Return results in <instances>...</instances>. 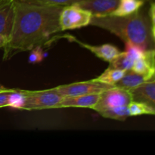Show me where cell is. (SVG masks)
I'll return each mask as SVG.
<instances>
[{
  "mask_svg": "<svg viewBox=\"0 0 155 155\" xmlns=\"http://www.w3.org/2000/svg\"><path fill=\"white\" fill-rule=\"evenodd\" d=\"M15 2L13 29L3 47V59L20 51H30L34 47H42L59 38L62 32L59 17L64 6Z\"/></svg>",
  "mask_w": 155,
  "mask_h": 155,
  "instance_id": "obj_1",
  "label": "cell"
},
{
  "mask_svg": "<svg viewBox=\"0 0 155 155\" xmlns=\"http://www.w3.org/2000/svg\"><path fill=\"white\" fill-rule=\"evenodd\" d=\"M89 25L107 30L125 42H133L145 49L154 48L155 29L151 26L148 15L139 10L127 16L92 15Z\"/></svg>",
  "mask_w": 155,
  "mask_h": 155,
  "instance_id": "obj_2",
  "label": "cell"
},
{
  "mask_svg": "<svg viewBox=\"0 0 155 155\" xmlns=\"http://www.w3.org/2000/svg\"><path fill=\"white\" fill-rule=\"evenodd\" d=\"M92 15L77 4L64 6L59 17V24L62 31L86 27L90 24Z\"/></svg>",
  "mask_w": 155,
  "mask_h": 155,
  "instance_id": "obj_3",
  "label": "cell"
},
{
  "mask_svg": "<svg viewBox=\"0 0 155 155\" xmlns=\"http://www.w3.org/2000/svg\"><path fill=\"white\" fill-rule=\"evenodd\" d=\"M26 95L25 104L23 110H33L55 108L64 96L59 95L51 89L42 91L24 90Z\"/></svg>",
  "mask_w": 155,
  "mask_h": 155,
  "instance_id": "obj_4",
  "label": "cell"
},
{
  "mask_svg": "<svg viewBox=\"0 0 155 155\" xmlns=\"http://www.w3.org/2000/svg\"><path fill=\"white\" fill-rule=\"evenodd\" d=\"M114 86L106 84L96 79L83 82L61 85L57 87L51 88V90L64 97L77 96V95L99 94L106 89L113 87Z\"/></svg>",
  "mask_w": 155,
  "mask_h": 155,
  "instance_id": "obj_5",
  "label": "cell"
},
{
  "mask_svg": "<svg viewBox=\"0 0 155 155\" xmlns=\"http://www.w3.org/2000/svg\"><path fill=\"white\" fill-rule=\"evenodd\" d=\"M131 101L129 91L114 86L100 93L99 99L92 109L99 112L107 109L124 107L128 105Z\"/></svg>",
  "mask_w": 155,
  "mask_h": 155,
  "instance_id": "obj_6",
  "label": "cell"
},
{
  "mask_svg": "<svg viewBox=\"0 0 155 155\" xmlns=\"http://www.w3.org/2000/svg\"><path fill=\"white\" fill-rule=\"evenodd\" d=\"M15 14V0H0V36L8 41Z\"/></svg>",
  "mask_w": 155,
  "mask_h": 155,
  "instance_id": "obj_7",
  "label": "cell"
},
{
  "mask_svg": "<svg viewBox=\"0 0 155 155\" xmlns=\"http://www.w3.org/2000/svg\"><path fill=\"white\" fill-rule=\"evenodd\" d=\"M62 37H65L67 39L71 41V42L78 43L80 46L89 50L91 52L95 54L98 58L101 59V60L104 61L110 62L114 58H116L121 52L117 47H116L114 45H111V44L107 43L100 45H92L90 44H86L85 42H80L79 39H76L74 36H68H68H64Z\"/></svg>",
  "mask_w": 155,
  "mask_h": 155,
  "instance_id": "obj_8",
  "label": "cell"
},
{
  "mask_svg": "<svg viewBox=\"0 0 155 155\" xmlns=\"http://www.w3.org/2000/svg\"><path fill=\"white\" fill-rule=\"evenodd\" d=\"M120 0H83L76 4L89 11L94 16L110 15L117 8Z\"/></svg>",
  "mask_w": 155,
  "mask_h": 155,
  "instance_id": "obj_9",
  "label": "cell"
},
{
  "mask_svg": "<svg viewBox=\"0 0 155 155\" xmlns=\"http://www.w3.org/2000/svg\"><path fill=\"white\" fill-rule=\"evenodd\" d=\"M131 100L145 103L155 108V80L145 82L129 90Z\"/></svg>",
  "mask_w": 155,
  "mask_h": 155,
  "instance_id": "obj_10",
  "label": "cell"
},
{
  "mask_svg": "<svg viewBox=\"0 0 155 155\" xmlns=\"http://www.w3.org/2000/svg\"><path fill=\"white\" fill-rule=\"evenodd\" d=\"M132 71L138 74L144 75L149 80L154 79L155 51L154 48L147 49L144 57L135 61Z\"/></svg>",
  "mask_w": 155,
  "mask_h": 155,
  "instance_id": "obj_11",
  "label": "cell"
},
{
  "mask_svg": "<svg viewBox=\"0 0 155 155\" xmlns=\"http://www.w3.org/2000/svg\"><path fill=\"white\" fill-rule=\"evenodd\" d=\"M99 94H89V95H77V96L64 97L55 108L64 107H83L91 108L97 104L99 99Z\"/></svg>",
  "mask_w": 155,
  "mask_h": 155,
  "instance_id": "obj_12",
  "label": "cell"
},
{
  "mask_svg": "<svg viewBox=\"0 0 155 155\" xmlns=\"http://www.w3.org/2000/svg\"><path fill=\"white\" fill-rule=\"evenodd\" d=\"M148 80H149L145 76L138 74L130 70L126 72L124 77L114 85V86L129 91Z\"/></svg>",
  "mask_w": 155,
  "mask_h": 155,
  "instance_id": "obj_13",
  "label": "cell"
},
{
  "mask_svg": "<svg viewBox=\"0 0 155 155\" xmlns=\"http://www.w3.org/2000/svg\"><path fill=\"white\" fill-rule=\"evenodd\" d=\"M144 0H120L117 8L110 15L114 16H127L140 10Z\"/></svg>",
  "mask_w": 155,
  "mask_h": 155,
  "instance_id": "obj_14",
  "label": "cell"
},
{
  "mask_svg": "<svg viewBox=\"0 0 155 155\" xmlns=\"http://www.w3.org/2000/svg\"><path fill=\"white\" fill-rule=\"evenodd\" d=\"M127 71L124 70L117 69V68H107L104 73L101 74L99 77L96 78V80L106 83V84L114 86L121 78L124 76Z\"/></svg>",
  "mask_w": 155,
  "mask_h": 155,
  "instance_id": "obj_15",
  "label": "cell"
},
{
  "mask_svg": "<svg viewBox=\"0 0 155 155\" xmlns=\"http://www.w3.org/2000/svg\"><path fill=\"white\" fill-rule=\"evenodd\" d=\"M25 101L26 95L24 89H13L8 95L6 107L14 109H23Z\"/></svg>",
  "mask_w": 155,
  "mask_h": 155,
  "instance_id": "obj_16",
  "label": "cell"
},
{
  "mask_svg": "<svg viewBox=\"0 0 155 155\" xmlns=\"http://www.w3.org/2000/svg\"><path fill=\"white\" fill-rule=\"evenodd\" d=\"M130 117L140 116V115H154L155 108L142 102L131 101L127 105Z\"/></svg>",
  "mask_w": 155,
  "mask_h": 155,
  "instance_id": "obj_17",
  "label": "cell"
},
{
  "mask_svg": "<svg viewBox=\"0 0 155 155\" xmlns=\"http://www.w3.org/2000/svg\"><path fill=\"white\" fill-rule=\"evenodd\" d=\"M98 113L101 116H102L103 117L120 121L126 120L127 118L128 117H130L127 106L101 110V111L98 112Z\"/></svg>",
  "mask_w": 155,
  "mask_h": 155,
  "instance_id": "obj_18",
  "label": "cell"
},
{
  "mask_svg": "<svg viewBox=\"0 0 155 155\" xmlns=\"http://www.w3.org/2000/svg\"><path fill=\"white\" fill-rule=\"evenodd\" d=\"M134 61L128 57L125 51H121L116 58L113 59L110 62H109V68H117V69L124 70L128 71L132 70Z\"/></svg>",
  "mask_w": 155,
  "mask_h": 155,
  "instance_id": "obj_19",
  "label": "cell"
},
{
  "mask_svg": "<svg viewBox=\"0 0 155 155\" xmlns=\"http://www.w3.org/2000/svg\"><path fill=\"white\" fill-rule=\"evenodd\" d=\"M125 45V52L127 53L128 57L131 60H133V61L144 57L145 54V51L147 50L142 46H141V45H137V44H135L131 42H126Z\"/></svg>",
  "mask_w": 155,
  "mask_h": 155,
  "instance_id": "obj_20",
  "label": "cell"
},
{
  "mask_svg": "<svg viewBox=\"0 0 155 155\" xmlns=\"http://www.w3.org/2000/svg\"><path fill=\"white\" fill-rule=\"evenodd\" d=\"M16 1L24 2L35 3L40 5H69L75 4L83 0H16Z\"/></svg>",
  "mask_w": 155,
  "mask_h": 155,
  "instance_id": "obj_21",
  "label": "cell"
},
{
  "mask_svg": "<svg viewBox=\"0 0 155 155\" xmlns=\"http://www.w3.org/2000/svg\"><path fill=\"white\" fill-rule=\"evenodd\" d=\"M28 61L30 64H38L42 61L44 58V52L42 46H36L30 50Z\"/></svg>",
  "mask_w": 155,
  "mask_h": 155,
  "instance_id": "obj_22",
  "label": "cell"
},
{
  "mask_svg": "<svg viewBox=\"0 0 155 155\" xmlns=\"http://www.w3.org/2000/svg\"><path fill=\"white\" fill-rule=\"evenodd\" d=\"M13 89L8 88L6 90L0 91V108L1 107H5L7 106V99L8 93Z\"/></svg>",
  "mask_w": 155,
  "mask_h": 155,
  "instance_id": "obj_23",
  "label": "cell"
},
{
  "mask_svg": "<svg viewBox=\"0 0 155 155\" xmlns=\"http://www.w3.org/2000/svg\"><path fill=\"white\" fill-rule=\"evenodd\" d=\"M6 43H7V40L4 37L0 36V48H3V47L6 45Z\"/></svg>",
  "mask_w": 155,
  "mask_h": 155,
  "instance_id": "obj_24",
  "label": "cell"
},
{
  "mask_svg": "<svg viewBox=\"0 0 155 155\" xmlns=\"http://www.w3.org/2000/svg\"><path fill=\"white\" fill-rule=\"evenodd\" d=\"M8 89V88L5 87L4 86H2V85L1 83H0V89Z\"/></svg>",
  "mask_w": 155,
  "mask_h": 155,
  "instance_id": "obj_25",
  "label": "cell"
},
{
  "mask_svg": "<svg viewBox=\"0 0 155 155\" xmlns=\"http://www.w3.org/2000/svg\"><path fill=\"white\" fill-rule=\"evenodd\" d=\"M6 89H0V91H2V90H6Z\"/></svg>",
  "mask_w": 155,
  "mask_h": 155,
  "instance_id": "obj_26",
  "label": "cell"
}]
</instances>
